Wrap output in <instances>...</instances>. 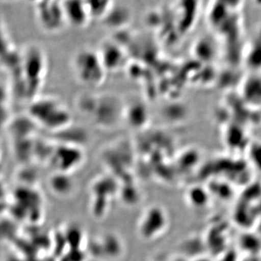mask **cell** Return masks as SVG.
Returning a JSON list of instances; mask_svg holds the SVG:
<instances>
[{
	"mask_svg": "<svg viewBox=\"0 0 261 261\" xmlns=\"http://www.w3.org/2000/svg\"><path fill=\"white\" fill-rule=\"evenodd\" d=\"M70 68L75 80L88 87H96L104 82L107 71L99 51L83 49L70 60Z\"/></svg>",
	"mask_w": 261,
	"mask_h": 261,
	"instance_id": "obj_1",
	"label": "cell"
},
{
	"mask_svg": "<svg viewBox=\"0 0 261 261\" xmlns=\"http://www.w3.org/2000/svg\"><path fill=\"white\" fill-rule=\"evenodd\" d=\"M30 116L36 123L48 129L61 130L69 125V110L58 98L46 97L36 99L30 108Z\"/></svg>",
	"mask_w": 261,
	"mask_h": 261,
	"instance_id": "obj_2",
	"label": "cell"
}]
</instances>
